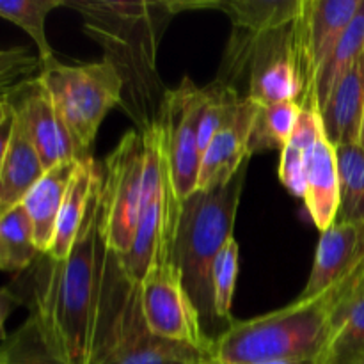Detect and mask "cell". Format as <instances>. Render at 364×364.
<instances>
[{"label":"cell","instance_id":"9","mask_svg":"<svg viewBox=\"0 0 364 364\" xmlns=\"http://www.w3.org/2000/svg\"><path fill=\"white\" fill-rule=\"evenodd\" d=\"M139 290L142 316L153 334L183 341L212 358L213 340L206 334L173 263V238L162 237L159 255Z\"/></svg>","mask_w":364,"mask_h":364},{"label":"cell","instance_id":"33","mask_svg":"<svg viewBox=\"0 0 364 364\" xmlns=\"http://www.w3.org/2000/svg\"><path fill=\"white\" fill-rule=\"evenodd\" d=\"M18 306V297L7 288H0V334H2V327L6 323L7 316Z\"/></svg>","mask_w":364,"mask_h":364},{"label":"cell","instance_id":"25","mask_svg":"<svg viewBox=\"0 0 364 364\" xmlns=\"http://www.w3.org/2000/svg\"><path fill=\"white\" fill-rule=\"evenodd\" d=\"M0 364H68L34 313L0 343Z\"/></svg>","mask_w":364,"mask_h":364},{"label":"cell","instance_id":"38","mask_svg":"<svg viewBox=\"0 0 364 364\" xmlns=\"http://www.w3.org/2000/svg\"><path fill=\"white\" fill-rule=\"evenodd\" d=\"M363 364H364V363H363Z\"/></svg>","mask_w":364,"mask_h":364},{"label":"cell","instance_id":"1","mask_svg":"<svg viewBox=\"0 0 364 364\" xmlns=\"http://www.w3.org/2000/svg\"><path fill=\"white\" fill-rule=\"evenodd\" d=\"M31 313L68 364H100L144 320L141 290L103 238L102 185L68 258L34 263Z\"/></svg>","mask_w":364,"mask_h":364},{"label":"cell","instance_id":"24","mask_svg":"<svg viewBox=\"0 0 364 364\" xmlns=\"http://www.w3.org/2000/svg\"><path fill=\"white\" fill-rule=\"evenodd\" d=\"M41 252L36 247L32 223L23 205L0 217V270L20 274L31 269Z\"/></svg>","mask_w":364,"mask_h":364},{"label":"cell","instance_id":"32","mask_svg":"<svg viewBox=\"0 0 364 364\" xmlns=\"http://www.w3.org/2000/svg\"><path fill=\"white\" fill-rule=\"evenodd\" d=\"M14 121H16V116H14L13 105L9 103V109H7V112L0 119V166H2L4 159L7 155V149H9L11 137H13L14 132Z\"/></svg>","mask_w":364,"mask_h":364},{"label":"cell","instance_id":"35","mask_svg":"<svg viewBox=\"0 0 364 364\" xmlns=\"http://www.w3.org/2000/svg\"><path fill=\"white\" fill-rule=\"evenodd\" d=\"M201 364H223V363H217V361H213V359H208V361H205ZM262 364H315V363H262Z\"/></svg>","mask_w":364,"mask_h":364},{"label":"cell","instance_id":"16","mask_svg":"<svg viewBox=\"0 0 364 364\" xmlns=\"http://www.w3.org/2000/svg\"><path fill=\"white\" fill-rule=\"evenodd\" d=\"M364 116V57L341 78L331 92L326 105L320 109L323 134L338 148L359 144Z\"/></svg>","mask_w":364,"mask_h":364},{"label":"cell","instance_id":"23","mask_svg":"<svg viewBox=\"0 0 364 364\" xmlns=\"http://www.w3.org/2000/svg\"><path fill=\"white\" fill-rule=\"evenodd\" d=\"M301 112L302 105L299 102L256 105L249 135V156L263 151H283L290 142Z\"/></svg>","mask_w":364,"mask_h":364},{"label":"cell","instance_id":"37","mask_svg":"<svg viewBox=\"0 0 364 364\" xmlns=\"http://www.w3.org/2000/svg\"><path fill=\"white\" fill-rule=\"evenodd\" d=\"M363 57H364V48H363Z\"/></svg>","mask_w":364,"mask_h":364},{"label":"cell","instance_id":"31","mask_svg":"<svg viewBox=\"0 0 364 364\" xmlns=\"http://www.w3.org/2000/svg\"><path fill=\"white\" fill-rule=\"evenodd\" d=\"M306 155L297 146L287 144L281 151L279 180L288 192L304 201L306 196Z\"/></svg>","mask_w":364,"mask_h":364},{"label":"cell","instance_id":"11","mask_svg":"<svg viewBox=\"0 0 364 364\" xmlns=\"http://www.w3.org/2000/svg\"><path fill=\"white\" fill-rule=\"evenodd\" d=\"M361 2L363 0H301L291 27L299 71L304 84L302 109L316 107V78L354 20Z\"/></svg>","mask_w":364,"mask_h":364},{"label":"cell","instance_id":"4","mask_svg":"<svg viewBox=\"0 0 364 364\" xmlns=\"http://www.w3.org/2000/svg\"><path fill=\"white\" fill-rule=\"evenodd\" d=\"M247 166L249 160L223 187L196 191L188 196L180 205L174 231L173 263L213 343L228 327L217 318L213 306L212 265L220 249L233 238Z\"/></svg>","mask_w":364,"mask_h":364},{"label":"cell","instance_id":"5","mask_svg":"<svg viewBox=\"0 0 364 364\" xmlns=\"http://www.w3.org/2000/svg\"><path fill=\"white\" fill-rule=\"evenodd\" d=\"M291 23L265 34L233 28L215 78L217 84L237 91V82L244 80V100L256 105L301 103L304 84L299 71Z\"/></svg>","mask_w":364,"mask_h":364},{"label":"cell","instance_id":"7","mask_svg":"<svg viewBox=\"0 0 364 364\" xmlns=\"http://www.w3.org/2000/svg\"><path fill=\"white\" fill-rule=\"evenodd\" d=\"M146 148L144 181H142L141 210L137 230L128 255L123 256V265L134 284L141 287L142 279L151 269L159 255L160 240L166 224L176 228L180 215V203L174 196L164 146L162 123H155L142 132Z\"/></svg>","mask_w":364,"mask_h":364},{"label":"cell","instance_id":"10","mask_svg":"<svg viewBox=\"0 0 364 364\" xmlns=\"http://www.w3.org/2000/svg\"><path fill=\"white\" fill-rule=\"evenodd\" d=\"M203 103V87H198L191 78H183L176 89L167 91L160 116L171 183L180 205L198 191L203 156L199 149V121Z\"/></svg>","mask_w":364,"mask_h":364},{"label":"cell","instance_id":"3","mask_svg":"<svg viewBox=\"0 0 364 364\" xmlns=\"http://www.w3.org/2000/svg\"><path fill=\"white\" fill-rule=\"evenodd\" d=\"M364 269L322 295L295 299L287 308L249 320H237L213 343L212 359L223 364L315 363L320 364L345 295Z\"/></svg>","mask_w":364,"mask_h":364},{"label":"cell","instance_id":"22","mask_svg":"<svg viewBox=\"0 0 364 364\" xmlns=\"http://www.w3.org/2000/svg\"><path fill=\"white\" fill-rule=\"evenodd\" d=\"M301 0H226L215 2L230 16L235 31L265 34L295 20Z\"/></svg>","mask_w":364,"mask_h":364},{"label":"cell","instance_id":"29","mask_svg":"<svg viewBox=\"0 0 364 364\" xmlns=\"http://www.w3.org/2000/svg\"><path fill=\"white\" fill-rule=\"evenodd\" d=\"M238 242L235 237L220 249L215 262L212 265V287H213V306H215L217 318L230 327L235 322L231 315L235 287L238 277Z\"/></svg>","mask_w":364,"mask_h":364},{"label":"cell","instance_id":"14","mask_svg":"<svg viewBox=\"0 0 364 364\" xmlns=\"http://www.w3.org/2000/svg\"><path fill=\"white\" fill-rule=\"evenodd\" d=\"M256 114V103L244 100L233 119L212 139L203 151L198 176V191L226 185L237 176L249 156V135Z\"/></svg>","mask_w":364,"mask_h":364},{"label":"cell","instance_id":"20","mask_svg":"<svg viewBox=\"0 0 364 364\" xmlns=\"http://www.w3.org/2000/svg\"><path fill=\"white\" fill-rule=\"evenodd\" d=\"M43 174L45 167L38 151L16 117L9 149L0 166V217L20 206Z\"/></svg>","mask_w":364,"mask_h":364},{"label":"cell","instance_id":"21","mask_svg":"<svg viewBox=\"0 0 364 364\" xmlns=\"http://www.w3.org/2000/svg\"><path fill=\"white\" fill-rule=\"evenodd\" d=\"M364 363V276L341 301L333 336L320 364Z\"/></svg>","mask_w":364,"mask_h":364},{"label":"cell","instance_id":"34","mask_svg":"<svg viewBox=\"0 0 364 364\" xmlns=\"http://www.w3.org/2000/svg\"><path fill=\"white\" fill-rule=\"evenodd\" d=\"M7 109H9V95L0 96V119H2L4 114L7 112Z\"/></svg>","mask_w":364,"mask_h":364},{"label":"cell","instance_id":"36","mask_svg":"<svg viewBox=\"0 0 364 364\" xmlns=\"http://www.w3.org/2000/svg\"><path fill=\"white\" fill-rule=\"evenodd\" d=\"M359 144L364 148V116H363V127H361V137H359Z\"/></svg>","mask_w":364,"mask_h":364},{"label":"cell","instance_id":"13","mask_svg":"<svg viewBox=\"0 0 364 364\" xmlns=\"http://www.w3.org/2000/svg\"><path fill=\"white\" fill-rule=\"evenodd\" d=\"M364 269V223H334L320 233L315 262L299 299L322 295Z\"/></svg>","mask_w":364,"mask_h":364},{"label":"cell","instance_id":"15","mask_svg":"<svg viewBox=\"0 0 364 364\" xmlns=\"http://www.w3.org/2000/svg\"><path fill=\"white\" fill-rule=\"evenodd\" d=\"M306 208L318 231L334 224L340 206V180H338L336 148L326 134L318 137L306 155Z\"/></svg>","mask_w":364,"mask_h":364},{"label":"cell","instance_id":"26","mask_svg":"<svg viewBox=\"0 0 364 364\" xmlns=\"http://www.w3.org/2000/svg\"><path fill=\"white\" fill-rule=\"evenodd\" d=\"M364 48V0L361 7L355 13L354 20L350 21L348 28L345 31L343 38L336 45L334 52L331 53L329 60L320 71L315 85V103L318 110L326 105L329 100L331 92L334 91L341 78L355 66L359 59L363 57Z\"/></svg>","mask_w":364,"mask_h":364},{"label":"cell","instance_id":"27","mask_svg":"<svg viewBox=\"0 0 364 364\" xmlns=\"http://www.w3.org/2000/svg\"><path fill=\"white\" fill-rule=\"evenodd\" d=\"M340 206L334 223H364V148L345 144L336 148Z\"/></svg>","mask_w":364,"mask_h":364},{"label":"cell","instance_id":"17","mask_svg":"<svg viewBox=\"0 0 364 364\" xmlns=\"http://www.w3.org/2000/svg\"><path fill=\"white\" fill-rule=\"evenodd\" d=\"M77 166L78 160H68L45 171L41 180L32 187L21 203L32 223L36 247L41 255H48L52 247L60 208Z\"/></svg>","mask_w":364,"mask_h":364},{"label":"cell","instance_id":"12","mask_svg":"<svg viewBox=\"0 0 364 364\" xmlns=\"http://www.w3.org/2000/svg\"><path fill=\"white\" fill-rule=\"evenodd\" d=\"M9 103L45 171L68 160H78L70 132L38 75L18 85L9 95Z\"/></svg>","mask_w":364,"mask_h":364},{"label":"cell","instance_id":"2","mask_svg":"<svg viewBox=\"0 0 364 364\" xmlns=\"http://www.w3.org/2000/svg\"><path fill=\"white\" fill-rule=\"evenodd\" d=\"M80 13L84 32L103 50V59L116 68L123 82L121 110L139 132L159 123L169 89L159 73V46L174 14L201 4L119 2V0H64Z\"/></svg>","mask_w":364,"mask_h":364},{"label":"cell","instance_id":"18","mask_svg":"<svg viewBox=\"0 0 364 364\" xmlns=\"http://www.w3.org/2000/svg\"><path fill=\"white\" fill-rule=\"evenodd\" d=\"M208 359L192 345L153 334L141 320L100 364H201Z\"/></svg>","mask_w":364,"mask_h":364},{"label":"cell","instance_id":"30","mask_svg":"<svg viewBox=\"0 0 364 364\" xmlns=\"http://www.w3.org/2000/svg\"><path fill=\"white\" fill-rule=\"evenodd\" d=\"M41 70L38 55L23 46L0 50V96H7Z\"/></svg>","mask_w":364,"mask_h":364},{"label":"cell","instance_id":"8","mask_svg":"<svg viewBox=\"0 0 364 364\" xmlns=\"http://www.w3.org/2000/svg\"><path fill=\"white\" fill-rule=\"evenodd\" d=\"M144 164L142 132L132 130L121 137L102 167V233L121 258L132 249L137 230Z\"/></svg>","mask_w":364,"mask_h":364},{"label":"cell","instance_id":"19","mask_svg":"<svg viewBox=\"0 0 364 364\" xmlns=\"http://www.w3.org/2000/svg\"><path fill=\"white\" fill-rule=\"evenodd\" d=\"M100 185H102V169L95 162V159L89 156V159L78 160L77 171H75L73 180L68 187L59 220H57L55 237H53L52 247L48 251L50 258H68L75 242H77L78 233H80L89 203H91L92 196L98 191Z\"/></svg>","mask_w":364,"mask_h":364},{"label":"cell","instance_id":"6","mask_svg":"<svg viewBox=\"0 0 364 364\" xmlns=\"http://www.w3.org/2000/svg\"><path fill=\"white\" fill-rule=\"evenodd\" d=\"M38 77L63 117L77 159H89L107 114L123 105V82L109 60L68 66L57 59L41 64Z\"/></svg>","mask_w":364,"mask_h":364},{"label":"cell","instance_id":"28","mask_svg":"<svg viewBox=\"0 0 364 364\" xmlns=\"http://www.w3.org/2000/svg\"><path fill=\"white\" fill-rule=\"evenodd\" d=\"M57 7H64V0H0V18L18 25L31 36L38 46L41 64L55 59L46 38V18Z\"/></svg>","mask_w":364,"mask_h":364}]
</instances>
